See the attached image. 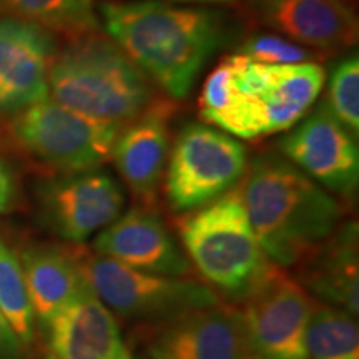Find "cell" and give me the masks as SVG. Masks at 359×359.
<instances>
[{"label":"cell","instance_id":"4316f807","mask_svg":"<svg viewBox=\"0 0 359 359\" xmlns=\"http://www.w3.org/2000/svg\"><path fill=\"white\" fill-rule=\"evenodd\" d=\"M172 2H182V4H233L236 0H172Z\"/></svg>","mask_w":359,"mask_h":359},{"label":"cell","instance_id":"52a82bcc","mask_svg":"<svg viewBox=\"0 0 359 359\" xmlns=\"http://www.w3.org/2000/svg\"><path fill=\"white\" fill-rule=\"evenodd\" d=\"M122 128L67 109L50 97L13 114L8 123L13 143L25 155L62 175L102 168Z\"/></svg>","mask_w":359,"mask_h":359},{"label":"cell","instance_id":"ac0fdd59","mask_svg":"<svg viewBox=\"0 0 359 359\" xmlns=\"http://www.w3.org/2000/svg\"><path fill=\"white\" fill-rule=\"evenodd\" d=\"M298 281L318 299L358 316L359 263L358 224L341 223L333 235L306 262L299 264Z\"/></svg>","mask_w":359,"mask_h":359},{"label":"cell","instance_id":"8fae6325","mask_svg":"<svg viewBox=\"0 0 359 359\" xmlns=\"http://www.w3.org/2000/svg\"><path fill=\"white\" fill-rule=\"evenodd\" d=\"M125 200L118 180L97 168L45 183L40 190V212L57 236L83 243L123 213Z\"/></svg>","mask_w":359,"mask_h":359},{"label":"cell","instance_id":"f1b7e54d","mask_svg":"<svg viewBox=\"0 0 359 359\" xmlns=\"http://www.w3.org/2000/svg\"><path fill=\"white\" fill-rule=\"evenodd\" d=\"M115 359H133V358H132V354H127V356H123V358H115Z\"/></svg>","mask_w":359,"mask_h":359},{"label":"cell","instance_id":"d6986e66","mask_svg":"<svg viewBox=\"0 0 359 359\" xmlns=\"http://www.w3.org/2000/svg\"><path fill=\"white\" fill-rule=\"evenodd\" d=\"M82 253L75 246H32L22 255L30 304L43 326L87 283L80 266Z\"/></svg>","mask_w":359,"mask_h":359},{"label":"cell","instance_id":"4fadbf2b","mask_svg":"<svg viewBox=\"0 0 359 359\" xmlns=\"http://www.w3.org/2000/svg\"><path fill=\"white\" fill-rule=\"evenodd\" d=\"M55 37L30 22L0 19V114L13 115L48 98Z\"/></svg>","mask_w":359,"mask_h":359},{"label":"cell","instance_id":"6da1fadb","mask_svg":"<svg viewBox=\"0 0 359 359\" xmlns=\"http://www.w3.org/2000/svg\"><path fill=\"white\" fill-rule=\"evenodd\" d=\"M98 15L111 42L175 100L190 95L222 43V17L203 7L128 0L102 4Z\"/></svg>","mask_w":359,"mask_h":359},{"label":"cell","instance_id":"83f0119b","mask_svg":"<svg viewBox=\"0 0 359 359\" xmlns=\"http://www.w3.org/2000/svg\"><path fill=\"white\" fill-rule=\"evenodd\" d=\"M341 2H343L344 6H348L349 8H351V11H354V8H356V6H358V0H341Z\"/></svg>","mask_w":359,"mask_h":359},{"label":"cell","instance_id":"9c48e42d","mask_svg":"<svg viewBox=\"0 0 359 359\" xmlns=\"http://www.w3.org/2000/svg\"><path fill=\"white\" fill-rule=\"evenodd\" d=\"M314 303L302 283L271 263L241 309L253 359H308L306 331Z\"/></svg>","mask_w":359,"mask_h":359},{"label":"cell","instance_id":"7402d4cb","mask_svg":"<svg viewBox=\"0 0 359 359\" xmlns=\"http://www.w3.org/2000/svg\"><path fill=\"white\" fill-rule=\"evenodd\" d=\"M0 311L11 323L22 344L34 339L35 314L27 291L20 259L0 238Z\"/></svg>","mask_w":359,"mask_h":359},{"label":"cell","instance_id":"9a60e30c","mask_svg":"<svg viewBox=\"0 0 359 359\" xmlns=\"http://www.w3.org/2000/svg\"><path fill=\"white\" fill-rule=\"evenodd\" d=\"M95 253L130 268L188 278L193 268L182 246L151 206L137 205L95 235Z\"/></svg>","mask_w":359,"mask_h":359},{"label":"cell","instance_id":"d4e9b609","mask_svg":"<svg viewBox=\"0 0 359 359\" xmlns=\"http://www.w3.org/2000/svg\"><path fill=\"white\" fill-rule=\"evenodd\" d=\"M22 341L0 311V359H22Z\"/></svg>","mask_w":359,"mask_h":359},{"label":"cell","instance_id":"ba28073f","mask_svg":"<svg viewBox=\"0 0 359 359\" xmlns=\"http://www.w3.org/2000/svg\"><path fill=\"white\" fill-rule=\"evenodd\" d=\"M248 151L238 138L206 123H188L172 143L165 195L173 212L188 213L238 187L248 170Z\"/></svg>","mask_w":359,"mask_h":359},{"label":"cell","instance_id":"7a4b0ae2","mask_svg":"<svg viewBox=\"0 0 359 359\" xmlns=\"http://www.w3.org/2000/svg\"><path fill=\"white\" fill-rule=\"evenodd\" d=\"M325 82L326 72L314 60L269 65L233 53L206 77L200 118L240 140H259L304 118Z\"/></svg>","mask_w":359,"mask_h":359},{"label":"cell","instance_id":"2e32d148","mask_svg":"<svg viewBox=\"0 0 359 359\" xmlns=\"http://www.w3.org/2000/svg\"><path fill=\"white\" fill-rule=\"evenodd\" d=\"M173 107L154 100L137 118L125 125L114 143L110 160L120 178L142 206H154L167 172L170 122Z\"/></svg>","mask_w":359,"mask_h":359},{"label":"cell","instance_id":"3957f363","mask_svg":"<svg viewBox=\"0 0 359 359\" xmlns=\"http://www.w3.org/2000/svg\"><path fill=\"white\" fill-rule=\"evenodd\" d=\"M241 182L251 226L278 266H299L343 223L336 196L280 154L257 156Z\"/></svg>","mask_w":359,"mask_h":359},{"label":"cell","instance_id":"f546056e","mask_svg":"<svg viewBox=\"0 0 359 359\" xmlns=\"http://www.w3.org/2000/svg\"><path fill=\"white\" fill-rule=\"evenodd\" d=\"M339 2H341V0H339Z\"/></svg>","mask_w":359,"mask_h":359},{"label":"cell","instance_id":"7c38bea8","mask_svg":"<svg viewBox=\"0 0 359 359\" xmlns=\"http://www.w3.org/2000/svg\"><path fill=\"white\" fill-rule=\"evenodd\" d=\"M150 359H253L241 309L219 302L151 331Z\"/></svg>","mask_w":359,"mask_h":359},{"label":"cell","instance_id":"8992f818","mask_svg":"<svg viewBox=\"0 0 359 359\" xmlns=\"http://www.w3.org/2000/svg\"><path fill=\"white\" fill-rule=\"evenodd\" d=\"M87 285L115 318L143 330H158L188 313L222 302L203 283L130 268L102 255L82 253Z\"/></svg>","mask_w":359,"mask_h":359},{"label":"cell","instance_id":"603a6c76","mask_svg":"<svg viewBox=\"0 0 359 359\" xmlns=\"http://www.w3.org/2000/svg\"><path fill=\"white\" fill-rule=\"evenodd\" d=\"M331 115L354 137L359 135V57L349 53L334 65L327 79V97L323 102Z\"/></svg>","mask_w":359,"mask_h":359},{"label":"cell","instance_id":"277c9868","mask_svg":"<svg viewBox=\"0 0 359 359\" xmlns=\"http://www.w3.org/2000/svg\"><path fill=\"white\" fill-rule=\"evenodd\" d=\"M178 235L191 266L230 304L243 303L271 266L251 226L240 187L183 215Z\"/></svg>","mask_w":359,"mask_h":359},{"label":"cell","instance_id":"5bb4252c","mask_svg":"<svg viewBox=\"0 0 359 359\" xmlns=\"http://www.w3.org/2000/svg\"><path fill=\"white\" fill-rule=\"evenodd\" d=\"M246 7L259 25L316 53L358 43L356 12L339 0H246Z\"/></svg>","mask_w":359,"mask_h":359},{"label":"cell","instance_id":"e0dca14e","mask_svg":"<svg viewBox=\"0 0 359 359\" xmlns=\"http://www.w3.org/2000/svg\"><path fill=\"white\" fill-rule=\"evenodd\" d=\"M45 326L47 359H115L130 354L118 320L87 283Z\"/></svg>","mask_w":359,"mask_h":359},{"label":"cell","instance_id":"30bf717a","mask_svg":"<svg viewBox=\"0 0 359 359\" xmlns=\"http://www.w3.org/2000/svg\"><path fill=\"white\" fill-rule=\"evenodd\" d=\"M358 137L331 115L325 103L281 138L280 151L296 168L334 196L353 198L359 185Z\"/></svg>","mask_w":359,"mask_h":359},{"label":"cell","instance_id":"cb8c5ba5","mask_svg":"<svg viewBox=\"0 0 359 359\" xmlns=\"http://www.w3.org/2000/svg\"><path fill=\"white\" fill-rule=\"evenodd\" d=\"M238 53L250 57L251 60L269 65L302 64L314 60L316 52L298 45L278 34H257L243 43Z\"/></svg>","mask_w":359,"mask_h":359},{"label":"cell","instance_id":"484cf974","mask_svg":"<svg viewBox=\"0 0 359 359\" xmlns=\"http://www.w3.org/2000/svg\"><path fill=\"white\" fill-rule=\"evenodd\" d=\"M13 201H15V182L11 168L0 156V217L12 208Z\"/></svg>","mask_w":359,"mask_h":359},{"label":"cell","instance_id":"5b68a950","mask_svg":"<svg viewBox=\"0 0 359 359\" xmlns=\"http://www.w3.org/2000/svg\"><path fill=\"white\" fill-rule=\"evenodd\" d=\"M48 97L82 115L125 127L155 100V92L147 75L109 37L93 34L57 53Z\"/></svg>","mask_w":359,"mask_h":359},{"label":"cell","instance_id":"44dd1931","mask_svg":"<svg viewBox=\"0 0 359 359\" xmlns=\"http://www.w3.org/2000/svg\"><path fill=\"white\" fill-rule=\"evenodd\" d=\"M308 359H359L356 316L325 303H314L306 331Z\"/></svg>","mask_w":359,"mask_h":359},{"label":"cell","instance_id":"ffe728a7","mask_svg":"<svg viewBox=\"0 0 359 359\" xmlns=\"http://www.w3.org/2000/svg\"><path fill=\"white\" fill-rule=\"evenodd\" d=\"M15 19L42 27L50 34L82 39L100 32L93 0H0Z\"/></svg>","mask_w":359,"mask_h":359}]
</instances>
